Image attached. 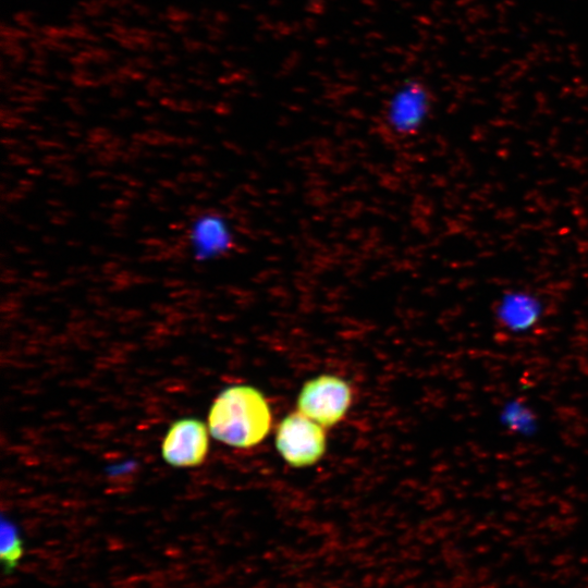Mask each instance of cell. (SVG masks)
<instances>
[{"label": "cell", "mask_w": 588, "mask_h": 588, "mask_svg": "<svg viewBox=\"0 0 588 588\" xmlns=\"http://www.w3.org/2000/svg\"><path fill=\"white\" fill-rule=\"evenodd\" d=\"M431 94L419 81L400 85L390 96L385 109L387 126L396 135H411L419 130L431 110Z\"/></svg>", "instance_id": "5"}, {"label": "cell", "mask_w": 588, "mask_h": 588, "mask_svg": "<svg viewBox=\"0 0 588 588\" xmlns=\"http://www.w3.org/2000/svg\"><path fill=\"white\" fill-rule=\"evenodd\" d=\"M499 424L509 432L522 437H535L540 427L535 409L523 399L505 400L498 411Z\"/></svg>", "instance_id": "8"}, {"label": "cell", "mask_w": 588, "mask_h": 588, "mask_svg": "<svg viewBox=\"0 0 588 588\" xmlns=\"http://www.w3.org/2000/svg\"><path fill=\"white\" fill-rule=\"evenodd\" d=\"M352 403L351 384L331 373H321L306 381L296 399L297 411L326 429L340 424Z\"/></svg>", "instance_id": "2"}, {"label": "cell", "mask_w": 588, "mask_h": 588, "mask_svg": "<svg viewBox=\"0 0 588 588\" xmlns=\"http://www.w3.org/2000/svg\"><path fill=\"white\" fill-rule=\"evenodd\" d=\"M274 445L280 456L292 467H308L319 462L327 449L326 428L298 411L279 422Z\"/></svg>", "instance_id": "3"}, {"label": "cell", "mask_w": 588, "mask_h": 588, "mask_svg": "<svg viewBox=\"0 0 588 588\" xmlns=\"http://www.w3.org/2000/svg\"><path fill=\"white\" fill-rule=\"evenodd\" d=\"M272 426V412L264 393L248 384L224 389L213 401L208 414L210 434L218 441L238 449L261 443Z\"/></svg>", "instance_id": "1"}, {"label": "cell", "mask_w": 588, "mask_h": 588, "mask_svg": "<svg viewBox=\"0 0 588 588\" xmlns=\"http://www.w3.org/2000/svg\"><path fill=\"white\" fill-rule=\"evenodd\" d=\"M208 449L206 425L196 418H182L174 421L166 433L161 455L172 466L194 467L203 463Z\"/></svg>", "instance_id": "6"}, {"label": "cell", "mask_w": 588, "mask_h": 588, "mask_svg": "<svg viewBox=\"0 0 588 588\" xmlns=\"http://www.w3.org/2000/svg\"><path fill=\"white\" fill-rule=\"evenodd\" d=\"M235 234L230 220L219 211H201L189 221L186 245L193 260L210 262L222 258L234 246Z\"/></svg>", "instance_id": "4"}, {"label": "cell", "mask_w": 588, "mask_h": 588, "mask_svg": "<svg viewBox=\"0 0 588 588\" xmlns=\"http://www.w3.org/2000/svg\"><path fill=\"white\" fill-rule=\"evenodd\" d=\"M24 554L23 540L16 525L2 516L0 524V558L3 571L11 573Z\"/></svg>", "instance_id": "9"}, {"label": "cell", "mask_w": 588, "mask_h": 588, "mask_svg": "<svg viewBox=\"0 0 588 588\" xmlns=\"http://www.w3.org/2000/svg\"><path fill=\"white\" fill-rule=\"evenodd\" d=\"M546 314L542 298L527 290L504 292L494 305L499 327L511 335H525L536 329Z\"/></svg>", "instance_id": "7"}]
</instances>
